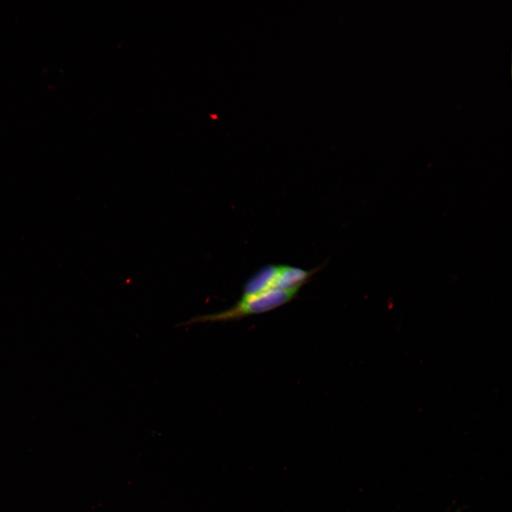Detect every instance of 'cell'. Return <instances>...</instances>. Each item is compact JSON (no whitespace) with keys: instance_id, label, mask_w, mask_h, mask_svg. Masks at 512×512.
<instances>
[{"instance_id":"cell-1","label":"cell","mask_w":512,"mask_h":512,"mask_svg":"<svg viewBox=\"0 0 512 512\" xmlns=\"http://www.w3.org/2000/svg\"><path fill=\"white\" fill-rule=\"evenodd\" d=\"M299 289H271L252 296L242 297L235 306L225 311L195 317L190 322L225 321L265 313L291 301Z\"/></svg>"},{"instance_id":"cell-2","label":"cell","mask_w":512,"mask_h":512,"mask_svg":"<svg viewBox=\"0 0 512 512\" xmlns=\"http://www.w3.org/2000/svg\"><path fill=\"white\" fill-rule=\"evenodd\" d=\"M313 271L285 265H278L272 289H290L301 287L306 282Z\"/></svg>"},{"instance_id":"cell-3","label":"cell","mask_w":512,"mask_h":512,"mask_svg":"<svg viewBox=\"0 0 512 512\" xmlns=\"http://www.w3.org/2000/svg\"><path fill=\"white\" fill-rule=\"evenodd\" d=\"M278 265H268L260 269L245 284L242 297H249L272 289Z\"/></svg>"}]
</instances>
